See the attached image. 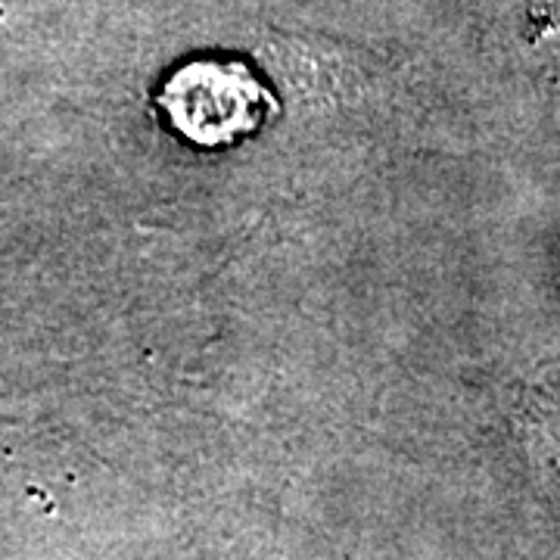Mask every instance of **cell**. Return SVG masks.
I'll list each match as a JSON object with an SVG mask.
<instances>
[{
  "label": "cell",
  "mask_w": 560,
  "mask_h": 560,
  "mask_svg": "<svg viewBox=\"0 0 560 560\" xmlns=\"http://www.w3.org/2000/svg\"><path fill=\"white\" fill-rule=\"evenodd\" d=\"M156 103L180 138L209 150L256 135L278 113L275 94L241 60L184 62Z\"/></svg>",
  "instance_id": "6da1fadb"
}]
</instances>
